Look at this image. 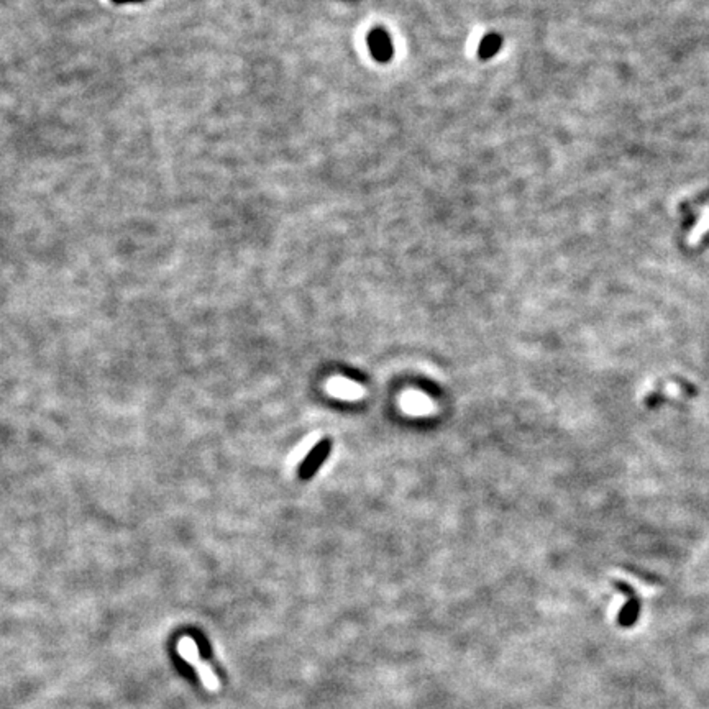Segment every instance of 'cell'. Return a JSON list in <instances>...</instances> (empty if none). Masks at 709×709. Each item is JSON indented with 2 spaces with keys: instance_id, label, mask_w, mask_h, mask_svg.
I'll list each match as a JSON object with an SVG mask.
<instances>
[{
  "instance_id": "obj_1",
  "label": "cell",
  "mask_w": 709,
  "mask_h": 709,
  "mask_svg": "<svg viewBox=\"0 0 709 709\" xmlns=\"http://www.w3.org/2000/svg\"><path fill=\"white\" fill-rule=\"evenodd\" d=\"M177 654L183 660L188 662V664L195 670V673L199 675L200 682H202L204 688L209 689V692H217L221 688V683H218L217 675L214 673L212 666L207 665L205 662L200 659V652L197 643L193 637H181L177 641Z\"/></svg>"
},
{
  "instance_id": "obj_2",
  "label": "cell",
  "mask_w": 709,
  "mask_h": 709,
  "mask_svg": "<svg viewBox=\"0 0 709 709\" xmlns=\"http://www.w3.org/2000/svg\"><path fill=\"white\" fill-rule=\"evenodd\" d=\"M330 450H332V440L330 438H324L312 449L309 455L306 456V460L302 461L299 466V478L301 479H309L315 475V471L320 468L322 463H324L325 458L330 455Z\"/></svg>"
},
{
  "instance_id": "obj_3",
  "label": "cell",
  "mask_w": 709,
  "mask_h": 709,
  "mask_svg": "<svg viewBox=\"0 0 709 709\" xmlns=\"http://www.w3.org/2000/svg\"><path fill=\"white\" fill-rule=\"evenodd\" d=\"M618 588H620V590H622L624 593L629 595L627 603H626V606H624L622 611H620V614H619V622H620V626H632V624L637 620L639 609H641V606H639V601H637L636 596H634L631 588L624 585V583H618Z\"/></svg>"
},
{
  "instance_id": "obj_4",
  "label": "cell",
  "mask_w": 709,
  "mask_h": 709,
  "mask_svg": "<svg viewBox=\"0 0 709 709\" xmlns=\"http://www.w3.org/2000/svg\"><path fill=\"white\" fill-rule=\"evenodd\" d=\"M370 48L373 51V54H375L378 59H382V61L389 59L391 53H393V46H391L388 36L378 30L373 31L370 35Z\"/></svg>"
},
{
  "instance_id": "obj_5",
  "label": "cell",
  "mask_w": 709,
  "mask_h": 709,
  "mask_svg": "<svg viewBox=\"0 0 709 709\" xmlns=\"http://www.w3.org/2000/svg\"><path fill=\"white\" fill-rule=\"evenodd\" d=\"M499 46H501V40H499L498 36H488V38H484V41L482 43L479 53L483 56H491L499 50Z\"/></svg>"
},
{
  "instance_id": "obj_6",
  "label": "cell",
  "mask_w": 709,
  "mask_h": 709,
  "mask_svg": "<svg viewBox=\"0 0 709 709\" xmlns=\"http://www.w3.org/2000/svg\"><path fill=\"white\" fill-rule=\"evenodd\" d=\"M115 3H140L143 2V0H114Z\"/></svg>"
}]
</instances>
